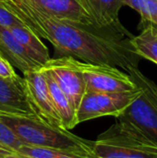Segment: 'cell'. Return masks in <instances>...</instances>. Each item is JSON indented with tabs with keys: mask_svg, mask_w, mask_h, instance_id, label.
<instances>
[{
	"mask_svg": "<svg viewBox=\"0 0 157 158\" xmlns=\"http://www.w3.org/2000/svg\"><path fill=\"white\" fill-rule=\"evenodd\" d=\"M0 6L16 15L39 38L50 42L61 56L108 65L128 74L138 67L139 56L131 45L133 36L120 21L98 26L59 19L27 0H5Z\"/></svg>",
	"mask_w": 157,
	"mask_h": 158,
	"instance_id": "6da1fadb",
	"label": "cell"
},
{
	"mask_svg": "<svg viewBox=\"0 0 157 158\" xmlns=\"http://www.w3.org/2000/svg\"><path fill=\"white\" fill-rule=\"evenodd\" d=\"M0 119L23 144L63 150L81 157L95 156L92 142L77 137L68 130L55 128L38 117L0 114Z\"/></svg>",
	"mask_w": 157,
	"mask_h": 158,
	"instance_id": "7a4b0ae2",
	"label": "cell"
},
{
	"mask_svg": "<svg viewBox=\"0 0 157 158\" xmlns=\"http://www.w3.org/2000/svg\"><path fill=\"white\" fill-rule=\"evenodd\" d=\"M99 158H157V144L140 131L118 121L93 143Z\"/></svg>",
	"mask_w": 157,
	"mask_h": 158,
	"instance_id": "3957f363",
	"label": "cell"
},
{
	"mask_svg": "<svg viewBox=\"0 0 157 158\" xmlns=\"http://www.w3.org/2000/svg\"><path fill=\"white\" fill-rule=\"evenodd\" d=\"M129 75L141 89V93L117 118L118 121L140 131L157 144V85L145 77L138 67L132 68Z\"/></svg>",
	"mask_w": 157,
	"mask_h": 158,
	"instance_id": "277c9868",
	"label": "cell"
},
{
	"mask_svg": "<svg viewBox=\"0 0 157 158\" xmlns=\"http://www.w3.org/2000/svg\"><path fill=\"white\" fill-rule=\"evenodd\" d=\"M138 87V86H137ZM141 89L123 93L86 92L76 111L77 122L113 116L118 118L140 94Z\"/></svg>",
	"mask_w": 157,
	"mask_h": 158,
	"instance_id": "5b68a950",
	"label": "cell"
},
{
	"mask_svg": "<svg viewBox=\"0 0 157 158\" xmlns=\"http://www.w3.org/2000/svg\"><path fill=\"white\" fill-rule=\"evenodd\" d=\"M77 66L83 76L86 92L123 93L138 89L130 76L118 68L79 59H77Z\"/></svg>",
	"mask_w": 157,
	"mask_h": 158,
	"instance_id": "8992f818",
	"label": "cell"
},
{
	"mask_svg": "<svg viewBox=\"0 0 157 158\" xmlns=\"http://www.w3.org/2000/svg\"><path fill=\"white\" fill-rule=\"evenodd\" d=\"M41 69L50 74L68 99L73 109L77 111L86 93L85 81L77 66V59L68 56L50 58Z\"/></svg>",
	"mask_w": 157,
	"mask_h": 158,
	"instance_id": "52a82bcc",
	"label": "cell"
},
{
	"mask_svg": "<svg viewBox=\"0 0 157 158\" xmlns=\"http://www.w3.org/2000/svg\"><path fill=\"white\" fill-rule=\"evenodd\" d=\"M0 114L38 117L24 77H0Z\"/></svg>",
	"mask_w": 157,
	"mask_h": 158,
	"instance_id": "ba28073f",
	"label": "cell"
},
{
	"mask_svg": "<svg viewBox=\"0 0 157 158\" xmlns=\"http://www.w3.org/2000/svg\"><path fill=\"white\" fill-rule=\"evenodd\" d=\"M24 79L38 117L55 128L66 130L56 110L46 78L42 69L24 74Z\"/></svg>",
	"mask_w": 157,
	"mask_h": 158,
	"instance_id": "9c48e42d",
	"label": "cell"
},
{
	"mask_svg": "<svg viewBox=\"0 0 157 158\" xmlns=\"http://www.w3.org/2000/svg\"><path fill=\"white\" fill-rule=\"evenodd\" d=\"M0 54L13 68L23 74L38 70L43 66L11 34L8 28L0 26Z\"/></svg>",
	"mask_w": 157,
	"mask_h": 158,
	"instance_id": "30bf717a",
	"label": "cell"
},
{
	"mask_svg": "<svg viewBox=\"0 0 157 158\" xmlns=\"http://www.w3.org/2000/svg\"><path fill=\"white\" fill-rule=\"evenodd\" d=\"M42 11L59 19L93 23L77 0H27Z\"/></svg>",
	"mask_w": 157,
	"mask_h": 158,
	"instance_id": "8fae6325",
	"label": "cell"
},
{
	"mask_svg": "<svg viewBox=\"0 0 157 158\" xmlns=\"http://www.w3.org/2000/svg\"><path fill=\"white\" fill-rule=\"evenodd\" d=\"M92 22L107 26L119 21L118 13L124 6L123 0H77Z\"/></svg>",
	"mask_w": 157,
	"mask_h": 158,
	"instance_id": "7c38bea8",
	"label": "cell"
},
{
	"mask_svg": "<svg viewBox=\"0 0 157 158\" xmlns=\"http://www.w3.org/2000/svg\"><path fill=\"white\" fill-rule=\"evenodd\" d=\"M42 71L43 72L46 78L53 103L60 118L63 127L68 131L73 129L76 125H78L76 118V111L73 109L68 99L62 92V90L59 88V86L56 83V81L53 80V78L50 76V74L43 69H42Z\"/></svg>",
	"mask_w": 157,
	"mask_h": 158,
	"instance_id": "4fadbf2b",
	"label": "cell"
},
{
	"mask_svg": "<svg viewBox=\"0 0 157 158\" xmlns=\"http://www.w3.org/2000/svg\"><path fill=\"white\" fill-rule=\"evenodd\" d=\"M8 30L15 39L20 43L42 66L50 59L48 48L42 42L41 38L30 31L26 26H14L8 28Z\"/></svg>",
	"mask_w": 157,
	"mask_h": 158,
	"instance_id": "5bb4252c",
	"label": "cell"
},
{
	"mask_svg": "<svg viewBox=\"0 0 157 158\" xmlns=\"http://www.w3.org/2000/svg\"><path fill=\"white\" fill-rule=\"evenodd\" d=\"M135 53L157 64V26L148 24L143 31L131 38Z\"/></svg>",
	"mask_w": 157,
	"mask_h": 158,
	"instance_id": "9a60e30c",
	"label": "cell"
},
{
	"mask_svg": "<svg viewBox=\"0 0 157 158\" xmlns=\"http://www.w3.org/2000/svg\"><path fill=\"white\" fill-rule=\"evenodd\" d=\"M15 154L20 158H60L65 156H79L73 153L53 148L22 144ZM81 157V156H80Z\"/></svg>",
	"mask_w": 157,
	"mask_h": 158,
	"instance_id": "2e32d148",
	"label": "cell"
},
{
	"mask_svg": "<svg viewBox=\"0 0 157 158\" xmlns=\"http://www.w3.org/2000/svg\"><path fill=\"white\" fill-rule=\"evenodd\" d=\"M123 5L139 12L143 23L157 26V0H123Z\"/></svg>",
	"mask_w": 157,
	"mask_h": 158,
	"instance_id": "e0dca14e",
	"label": "cell"
},
{
	"mask_svg": "<svg viewBox=\"0 0 157 158\" xmlns=\"http://www.w3.org/2000/svg\"><path fill=\"white\" fill-rule=\"evenodd\" d=\"M0 142L6 146L9 147L14 153L23 144L13 131L0 119Z\"/></svg>",
	"mask_w": 157,
	"mask_h": 158,
	"instance_id": "ac0fdd59",
	"label": "cell"
},
{
	"mask_svg": "<svg viewBox=\"0 0 157 158\" xmlns=\"http://www.w3.org/2000/svg\"><path fill=\"white\" fill-rule=\"evenodd\" d=\"M0 26L11 28L14 26H25L23 22L12 12L0 6Z\"/></svg>",
	"mask_w": 157,
	"mask_h": 158,
	"instance_id": "d6986e66",
	"label": "cell"
},
{
	"mask_svg": "<svg viewBox=\"0 0 157 158\" xmlns=\"http://www.w3.org/2000/svg\"><path fill=\"white\" fill-rule=\"evenodd\" d=\"M17 73L14 70L12 65L2 56H0V77L1 78H12Z\"/></svg>",
	"mask_w": 157,
	"mask_h": 158,
	"instance_id": "ffe728a7",
	"label": "cell"
},
{
	"mask_svg": "<svg viewBox=\"0 0 157 158\" xmlns=\"http://www.w3.org/2000/svg\"><path fill=\"white\" fill-rule=\"evenodd\" d=\"M12 154H15L9 147L6 146L5 144H3L1 142H0V156H8V155H12Z\"/></svg>",
	"mask_w": 157,
	"mask_h": 158,
	"instance_id": "44dd1931",
	"label": "cell"
},
{
	"mask_svg": "<svg viewBox=\"0 0 157 158\" xmlns=\"http://www.w3.org/2000/svg\"><path fill=\"white\" fill-rule=\"evenodd\" d=\"M4 158H20L19 156H18L16 154H12V155H8V156H6Z\"/></svg>",
	"mask_w": 157,
	"mask_h": 158,
	"instance_id": "7402d4cb",
	"label": "cell"
},
{
	"mask_svg": "<svg viewBox=\"0 0 157 158\" xmlns=\"http://www.w3.org/2000/svg\"><path fill=\"white\" fill-rule=\"evenodd\" d=\"M4 1H5V0H0V4H1L2 2H4Z\"/></svg>",
	"mask_w": 157,
	"mask_h": 158,
	"instance_id": "603a6c76",
	"label": "cell"
},
{
	"mask_svg": "<svg viewBox=\"0 0 157 158\" xmlns=\"http://www.w3.org/2000/svg\"><path fill=\"white\" fill-rule=\"evenodd\" d=\"M4 157H5V156H4ZM3 157V156H0V158H4Z\"/></svg>",
	"mask_w": 157,
	"mask_h": 158,
	"instance_id": "cb8c5ba5",
	"label": "cell"
},
{
	"mask_svg": "<svg viewBox=\"0 0 157 158\" xmlns=\"http://www.w3.org/2000/svg\"><path fill=\"white\" fill-rule=\"evenodd\" d=\"M0 56H1V54H0Z\"/></svg>",
	"mask_w": 157,
	"mask_h": 158,
	"instance_id": "d4e9b609",
	"label": "cell"
}]
</instances>
